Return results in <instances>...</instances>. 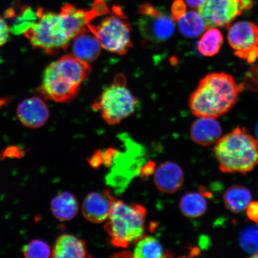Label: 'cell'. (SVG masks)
<instances>
[{"label":"cell","instance_id":"cell-2","mask_svg":"<svg viewBox=\"0 0 258 258\" xmlns=\"http://www.w3.org/2000/svg\"><path fill=\"white\" fill-rule=\"evenodd\" d=\"M91 72L88 62L66 54L46 67L39 88L45 98L57 102L71 101Z\"/></svg>","mask_w":258,"mask_h":258},{"label":"cell","instance_id":"cell-31","mask_svg":"<svg viewBox=\"0 0 258 258\" xmlns=\"http://www.w3.org/2000/svg\"><path fill=\"white\" fill-rule=\"evenodd\" d=\"M155 170L156 169H155L154 163H148L145 164L143 167H141L139 175L143 177L149 176L151 174L154 173Z\"/></svg>","mask_w":258,"mask_h":258},{"label":"cell","instance_id":"cell-3","mask_svg":"<svg viewBox=\"0 0 258 258\" xmlns=\"http://www.w3.org/2000/svg\"><path fill=\"white\" fill-rule=\"evenodd\" d=\"M214 151L222 172L246 174L258 164V141L243 127L219 139Z\"/></svg>","mask_w":258,"mask_h":258},{"label":"cell","instance_id":"cell-24","mask_svg":"<svg viewBox=\"0 0 258 258\" xmlns=\"http://www.w3.org/2000/svg\"><path fill=\"white\" fill-rule=\"evenodd\" d=\"M241 247L252 257L258 254V227L250 226L242 231L239 237Z\"/></svg>","mask_w":258,"mask_h":258},{"label":"cell","instance_id":"cell-17","mask_svg":"<svg viewBox=\"0 0 258 258\" xmlns=\"http://www.w3.org/2000/svg\"><path fill=\"white\" fill-rule=\"evenodd\" d=\"M76 197L69 191L60 192L52 199L50 209L54 217L60 222L72 220L79 212Z\"/></svg>","mask_w":258,"mask_h":258},{"label":"cell","instance_id":"cell-27","mask_svg":"<svg viewBox=\"0 0 258 258\" xmlns=\"http://www.w3.org/2000/svg\"><path fill=\"white\" fill-rule=\"evenodd\" d=\"M11 32L10 27L4 19L0 17V47L6 43Z\"/></svg>","mask_w":258,"mask_h":258},{"label":"cell","instance_id":"cell-26","mask_svg":"<svg viewBox=\"0 0 258 258\" xmlns=\"http://www.w3.org/2000/svg\"><path fill=\"white\" fill-rule=\"evenodd\" d=\"M172 17L174 21H178L186 12V4L184 0H175L172 5Z\"/></svg>","mask_w":258,"mask_h":258},{"label":"cell","instance_id":"cell-34","mask_svg":"<svg viewBox=\"0 0 258 258\" xmlns=\"http://www.w3.org/2000/svg\"><path fill=\"white\" fill-rule=\"evenodd\" d=\"M6 101V99H0V108H1L2 106L5 104Z\"/></svg>","mask_w":258,"mask_h":258},{"label":"cell","instance_id":"cell-13","mask_svg":"<svg viewBox=\"0 0 258 258\" xmlns=\"http://www.w3.org/2000/svg\"><path fill=\"white\" fill-rule=\"evenodd\" d=\"M184 182V173L178 164L167 161L155 170L154 183L160 191L173 194L181 188Z\"/></svg>","mask_w":258,"mask_h":258},{"label":"cell","instance_id":"cell-28","mask_svg":"<svg viewBox=\"0 0 258 258\" xmlns=\"http://www.w3.org/2000/svg\"><path fill=\"white\" fill-rule=\"evenodd\" d=\"M248 219L251 221L258 223V202H251L246 210Z\"/></svg>","mask_w":258,"mask_h":258},{"label":"cell","instance_id":"cell-25","mask_svg":"<svg viewBox=\"0 0 258 258\" xmlns=\"http://www.w3.org/2000/svg\"><path fill=\"white\" fill-rule=\"evenodd\" d=\"M23 254L28 258H47L51 256V247L46 242L32 240L23 248Z\"/></svg>","mask_w":258,"mask_h":258},{"label":"cell","instance_id":"cell-35","mask_svg":"<svg viewBox=\"0 0 258 258\" xmlns=\"http://www.w3.org/2000/svg\"><path fill=\"white\" fill-rule=\"evenodd\" d=\"M255 134H256V139L258 141V123L256 124V126L255 128Z\"/></svg>","mask_w":258,"mask_h":258},{"label":"cell","instance_id":"cell-37","mask_svg":"<svg viewBox=\"0 0 258 258\" xmlns=\"http://www.w3.org/2000/svg\"><path fill=\"white\" fill-rule=\"evenodd\" d=\"M104 1H108V0H104Z\"/></svg>","mask_w":258,"mask_h":258},{"label":"cell","instance_id":"cell-12","mask_svg":"<svg viewBox=\"0 0 258 258\" xmlns=\"http://www.w3.org/2000/svg\"><path fill=\"white\" fill-rule=\"evenodd\" d=\"M17 116L24 126L38 128L43 126L49 118L47 106L40 97H31L19 104Z\"/></svg>","mask_w":258,"mask_h":258},{"label":"cell","instance_id":"cell-14","mask_svg":"<svg viewBox=\"0 0 258 258\" xmlns=\"http://www.w3.org/2000/svg\"><path fill=\"white\" fill-rule=\"evenodd\" d=\"M190 134L195 143L208 147L217 143L222 137V129L215 118L199 117L193 122Z\"/></svg>","mask_w":258,"mask_h":258},{"label":"cell","instance_id":"cell-18","mask_svg":"<svg viewBox=\"0 0 258 258\" xmlns=\"http://www.w3.org/2000/svg\"><path fill=\"white\" fill-rule=\"evenodd\" d=\"M5 16L9 19H15L10 27V31L16 35L25 34L38 19L37 11L28 6H22L18 14H16L14 9H10L6 12Z\"/></svg>","mask_w":258,"mask_h":258},{"label":"cell","instance_id":"cell-5","mask_svg":"<svg viewBox=\"0 0 258 258\" xmlns=\"http://www.w3.org/2000/svg\"><path fill=\"white\" fill-rule=\"evenodd\" d=\"M126 79L117 74L92 106L109 125L120 123L136 111L138 100L127 88Z\"/></svg>","mask_w":258,"mask_h":258},{"label":"cell","instance_id":"cell-19","mask_svg":"<svg viewBox=\"0 0 258 258\" xmlns=\"http://www.w3.org/2000/svg\"><path fill=\"white\" fill-rule=\"evenodd\" d=\"M226 208L229 211L238 214L245 211L251 202V195L246 187L234 185L226 190L224 195Z\"/></svg>","mask_w":258,"mask_h":258},{"label":"cell","instance_id":"cell-16","mask_svg":"<svg viewBox=\"0 0 258 258\" xmlns=\"http://www.w3.org/2000/svg\"><path fill=\"white\" fill-rule=\"evenodd\" d=\"M89 30L82 32L73 40V55L86 62H92L101 54V46L97 38Z\"/></svg>","mask_w":258,"mask_h":258},{"label":"cell","instance_id":"cell-11","mask_svg":"<svg viewBox=\"0 0 258 258\" xmlns=\"http://www.w3.org/2000/svg\"><path fill=\"white\" fill-rule=\"evenodd\" d=\"M117 201L110 190L92 192L87 195L82 204V214L87 220L99 224L109 217L113 205Z\"/></svg>","mask_w":258,"mask_h":258},{"label":"cell","instance_id":"cell-10","mask_svg":"<svg viewBox=\"0 0 258 258\" xmlns=\"http://www.w3.org/2000/svg\"><path fill=\"white\" fill-rule=\"evenodd\" d=\"M228 41L235 56L253 63L258 58V26L252 22L238 21L229 26Z\"/></svg>","mask_w":258,"mask_h":258},{"label":"cell","instance_id":"cell-9","mask_svg":"<svg viewBox=\"0 0 258 258\" xmlns=\"http://www.w3.org/2000/svg\"><path fill=\"white\" fill-rule=\"evenodd\" d=\"M138 13L141 15L139 28L145 39L160 43L172 36L175 29L172 17L148 3L140 6Z\"/></svg>","mask_w":258,"mask_h":258},{"label":"cell","instance_id":"cell-32","mask_svg":"<svg viewBox=\"0 0 258 258\" xmlns=\"http://www.w3.org/2000/svg\"><path fill=\"white\" fill-rule=\"evenodd\" d=\"M184 2L190 8L196 9L201 6L205 0H184Z\"/></svg>","mask_w":258,"mask_h":258},{"label":"cell","instance_id":"cell-36","mask_svg":"<svg viewBox=\"0 0 258 258\" xmlns=\"http://www.w3.org/2000/svg\"><path fill=\"white\" fill-rule=\"evenodd\" d=\"M254 257H258V254H256L255 256H254Z\"/></svg>","mask_w":258,"mask_h":258},{"label":"cell","instance_id":"cell-22","mask_svg":"<svg viewBox=\"0 0 258 258\" xmlns=\"http://www.w3.org/2000/svg\"><path fill=\"white\" fill-rule=\"evenodd\" d=\"M177 21L180 32L188 38L199 36L206 28L204 19L199 12L195 11L186 12V14Z\"/></svg>","mask_w":258,"mask_h":258},{"label":"cell","instance_id":"cell-29","mask_svg":"<svg viewBox=\"0 0 258 258\" xmlns=\"http://www.w3.org/2000/svg\"><path fill=\"white\" fill-rule=\"evenodd\" d=\"M24 151L16 146L7 148L3 153V157L19 158L24 156Z\"/></svg>","mask_w":258,"mask_h":258},{"label":"cell","instance_id":"cell-23","mask_svg":"<svg viewBox=\"0 0 258 258\" xmlns=\"http://www.w3.org/2000/svg\"><path fill=\"white\" fill-rule=\"evenodd\" d=\"M223 41L224 38L220 31L215 28H210L199 40L198 50L203 56H214L220 51Z\"/></svg>","mask_w":258,"mask_h":258},{"label":"cell","instance_id":"cell-1","mask_svg":"<svg viewBox=\"0 0 258 258\" xmlns=\"http://www.w3.org/2000/svg\"><path fill=\"white\" fill-rule=\"evenodd\" d=\"M243 87L230 74H209L190 96L189 108L198 117H221L233 107Z\"/></svg>","mask_w":258,"mask_h":258},{"label":"cell","instance_id":"cell-8","mask_svg":"<svg viewBox=\"0 0 258 258\" xmlns=\"http://www.w3.org/2000/svg\"><path fill=\"white\" fill-rule=\"evenodd\" d=\"M253 6L252 0H205L199 12L208 28L229 27L234 19Z\"/></svg>","mask_w":258,"mask_h":258},{"label":"cell","instance_id":"cell-30","mask_svg":"<svg viewBox=\"0 0 258 258\" xmlns=\"http://www.w3.org/2000/svg\"><path fill=\"white\" fill-rule=\"evenodd\" d=\"M89 163L90 166L95 167V168L101 166L103 164L102 150H98L95 153L93 154L89 160Z\"/></svg>","mask_w":258,"mask_h":258},{"label":"cell","instance_id":"cell-4","mask_svg":"<svg viewBox=\"0 0 258 258\" xmlns=\"http://www.w3.org/2000/svg\"><path fill=\"white\" fill-rule=\"evenodd\" d=\"M147 214L143 205L116 201L104 226L113 246L126 248L145 236Z\"/></svg>","mask_w":258,"mask_h":258},{"label":"cell","instance_id":"cell-15","mask_svg":"<svg viewBox=\"0 0 258 258\" xmlns=\"http://www.w3.org/2000/svg\"><path fill=\"white\" fill-rule=\"evenodd\" d=\"M54 258H82L90 257L85 241L69 234H63L57 238L51 251Z\"/></svg>","mask_w":258,"mask_h":258},{"label":"cell","instance_id":"cell-21","mask_svg":"<svg viewBox=\"0 0 258 258\" xmlns=\"http://www.w3.org/2000/svg\"><path fill=\"white\" fill-rule=\"evenodd\" d=\"M133 253V256L136 258L172 256V254L164 251L162 245L157 238L145 235L137 242Z\"/></svg>","mask_w":258,"mask_h":258},{"label":"cell","instance_id":"cell-20","mask_svg":"<svg viewBox=\"0 0 258 258\" xmlns=\"http://www.w3.org/2000/svg\"><path fill=\"white\" fill-rule=\"evenodd\" d=\"M207 208L206 196L201 192L186 193L179 203V208L182 214L189 218L201 217L205 214Z\"/></svg>","mask_w":258,"mask_h":258},{"label":"cell","instance_id":"cell-6","mask_svg":"<svg viewBox=\"0 0 258 258\" xmlns=\"http://www.w3.org/2000/svg\"><path fill=\"white\" fill-rule=\"evenodd\" d=\"M37 11L38 21L24 34L32 46L51 54L66 49L73 39L59 13L43 8L38 9Z\"/></svg>","mask_w":258,"mask_h":258},{"label":"cell","instance_id":"cell-7","mask_svg":"<svg viewBox=\"0 0 258 258\" xmlns=\"http://www.w3.org/2000/svg\"><path fill=\"white\" fill-rule=\"evenodd\" d=\"M88 28L109 52L124 55L132 47L130 22L120 6H113L110 15L97 25L90 23Z\"/></svg>","mask_w":258,"mask_h":258},{"label":"cell","instance_id":"cell-33","mask_svg":"<svg viewBox=\"0 0 258 258\" xmlns=\"http://www.w3.org/2000/svg\"><path fill=\"white\" fill-rule=\"evenodd\" d=\"M257 68H254V69L251 71L250 74L251 80H253V82H251V83H254L256 84V86H258V66L256 67Z\"/></svg>","mask_w":258,"mask_h":258}]
</instances>
